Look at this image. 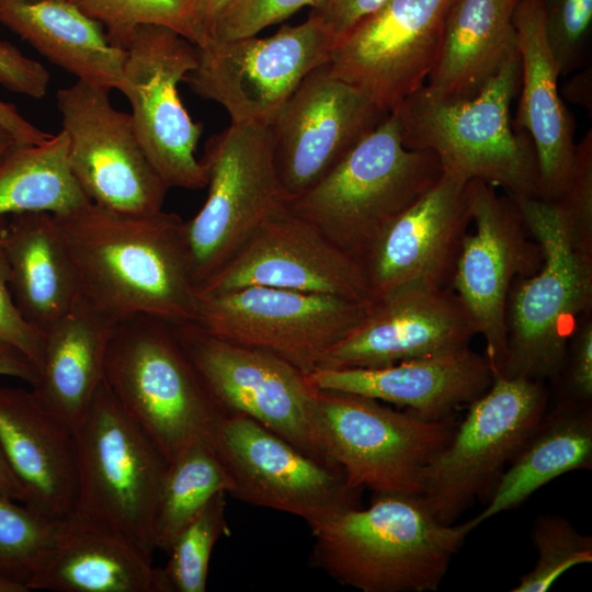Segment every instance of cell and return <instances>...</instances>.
Segmentation results:
<instances>
[{"instance_id":"32","label":"cell","mask_w":592,"mask_h":592,"mask_svg":"<svg viewBox=\"0 0 592 592\" xmlns=\"http://www.w3.org/2000/svg\"><path fill=\"white\" fill-rule=\"evenodd\" d=\"M90 201L71 173L60 130L38 144L18 145L0 160V219L24 213H70Z\"/></svg>"},{"instance_id":"25","label":"cell","mask_w":592,"mask_h":592,"mask_svg":"<svg viewBox=\"0 0 592 592\" xmlns=\"http://www.w3.org/2000/svg\"><path fill=\"white\" fill-rule=\"evenodd\" d=\"M307 377L317 389L362 395L430 419L453 415L493 380L486 356L470 348L378 367L316 368Z\"/></svg>"},{"instance_id":"50","label":"cell","mask_w":592,"mask_h":592,"mask_svg":"<svg viewBox=\"0 0 592 592\" xmlns=\"http://www.w3.org/2000/svg\"><path fill=\"white\" fill-rule=\"evenodd\" d=\"M27 591L29 590L25 587L0 577V592H27Z\"/></svg>"},{"instance_id":"2","label":"cell","mask_w":592,"mask_h":592,"mask_svg":"<svg viewBox=\"0 0 592 592\" xmlns=\"http://www.w3.org/2000/svg\"><path fill=\"white\" fill-rule=\"evenodd\" d=\"M470 532L441 522L420 494L375 493L311 530L309 563L363 592H431Z\"/></svg>"},{"instance_id":"33","label":"cell","mask_w":592,"mask_h":592,"mask_svg":"<svg viewBox=\"0 0 592 592\" xmlns=\"http://www.w3.org/2000/svg\"><path fill=\"white\" fill-rule=\"evenodd\" d=\"M231 481L212 445L198 440L168 464L155 525V550L169 553L184 527L218 492L229 493Z\"/></svg>"},{"instance_id":"18","label":"cell","mask_w":592,"mask_h":592,"mask_svg":"<svg viewBox=\"0 0 592 592\" xmlns=\"http://www.w3.org/2000/svg\"><path fill=\"white\" fill-rule=\"evenodd\" d=\"M449 3L388 0L333 45L328 71L395 112L435 67Z\"/></svg>"},{"instance_id":"21","label":"cell","mask_w":592,"mask_h":592,"mask_svg":"<svg viewBox=\"0 0 592 592\" xmlns=\"http://www.w3.org/2000/svg\"><path fill=\"white\" fill-rule=\"evenodd\" d=\"M267 286L372 301L361 265L286 205L265 218L197 291Z\"/></svg>"},{"instance_id":"43","label":"cell","mask_w":592,"mask_h":592,"mask_svg":"<svg viewBox=\"0 0 592 592\" xmlns=\"http://www.w3.org/2000/svg\"><path fill=\"white\" fill-rule=\"evenodd\" d=\"M50 76L37 60L25 56L9 42L0 41V84L33 99L47 93Z\"/></svg>"},{"instance_id":"10","label":"cell","mask_w":592,"mask_h":592,"mask_svg":"<svg viewBox=\"0 0 592 592\" xmlns=\"http://www.w3.org/2000/svg\"><path fill=\"white\" fill-rule=\"evenodd\" d=\"M321 437L349 482L374 493L421 494L422 474L455 430L453 415L425 418L362 395L316 388Z\"/></svg>"},{"instance_id":"44","label":"cell","mask_w":592,"mask_h":592,"mask_svg":"<svg viewBox=\"0 0 592 592\" xmlns=\"http://www.w3.org/2000/svg\"><path fill=\"white\" fill-rule=\"evenodd\" d=\"M388 0H314L310 18L320 22L335 43Z\"/></svg>"},{"instance_id":"40","label":"cell","mask_w":592,"mask_h":592,"mask_svg":"<svg viewBox=\"0 0 592 592\" xmlns=\"http://www.w3.org/2000/svg\"><path fill=\"white\" fill-rule=\"evenodd\" d=\"M578 234L592 242V132L576 145L570 182L556 201Z\"/></svg>"},{"instance_id":"38","label":"cell","mask_w":592,"mask_h":592,"mask_svg":"<svg viewBox=\"0 0 592 592\" xmlns=\"http://www.w3.org/2000/svg\"><path fill=\"white\" fill-rule=\"evenodd\" d=\"M592 22V0L546 2V37L559 75L579 65Z\"/></svg>"},{"instance_id":"49","label":"cell","mask_w":592,"mask_h":592,"mask_svg":"<svg viewBox=\"0 0 592 592\" xmlns=\"http://www.w3.org/2000/svg\"><path fill=\"white\" fill-rule=\"evenodd\" d=\"M18 145L20 144H18L14 137L0 126V160Z\"/></svg>"},{"instance_id":"13","label":"cell","mask_w":592,"mask_h":592,"mask_svg":"<svg viewBox=\"0 0 592 592\" xmlns=\"http://www.w3.org/2000/svg\"><path fill=\"white\" fill-rule=\"evenodd\" d=\"M196 66V46L164 26L139 25L126 47L118 91L130 104L147 159L169 189L198 190L207 184L195 157L203 126L192 121L178 90Z\"/></svg>"},{"instance_id":"7","label":"cell","mask_w":592,"mask_h":592,"mask_svg":"<svg viewBox=\"0 0 592 592\" xmlns=\"http://www.w3.org/2000/svg\"><path fill=\"white\" fill-rule=\"evenodd\" d=\"M72 433L78 470L73 512L117 531L152 558L167 459L104 380Z\"/></svg>"},{"instance_id":"12","label":"cell","mask_w":592,"mask_h":592,"mask_svg":"<svg viewBox=\"0 0 592 592\" xmlns=\"http://www.w3.org/2000/svg\"><path fill=\"white\" fill-rule=\"evenodd\" d=\"M208 443L230 478L228 496L240 501L298 516L310 530L361 506L362 489L339 465L303 453L244 414L225 412Z\"/></svg>"},{"instance_id":"31","label":"cell","mask_w":592,"mask_h":592,"mask_svg":"<svg viewBox=\"0 0 592 592\" xmlns=\"http://www.w3.org/2000/svg\"><path fill=\"white\" fill-rule=\"evenodd\" d=\"M592 465L591 406L560 399L510 462L487 506L466 521L470 531L504 511L514 509L535 491L572 470Z\"/></svg>"},{"instance_id":"37","label":"cell","mask_w":592,"mask_h":592,"mask_svg":"<svg viewBox=\"0 0 592 592\" xmlns=\"http://www.w3.org/2000/svg\"><path fill=\"white\" fill-rule=\"evenodd\" d=\"M531 537L538 555L536 563L512 592H546L571 568L592 562V537L562 516H537Z\"/></svg>"},{"instance_id":"45","label":"cell","mask_w":592,"mask_h":592,"mask_svg":"<svg viewBox=\"0 0 592 592\" xmlns=\"http://www.w3.org/2000/svg\"><path fill=\"white\" fill-rule=\"evenodd\" d=\"M0 126L7 129L20 145L38 144L47 139V134L29 122L15 105L0 99Z\"/></svg>"},{"instance_id":"29","label":"cell","mask_w":592,"mask_h":592,"mask_svg":"<svg viewBox=\"0 0 592 592\" xmlns=\"http://www.w3.org/2000/svg\"><path fill=\"white\" fill-rule=\"evenodd\" d=\"M0 23L77 80L118 90L126 49L70 0H0Z\"/></svg>"},{"instance_id":"35","label":"cell","mask_w":592,"mask_h":592,"mask_svg":"<svg viewBox=\"0 0 592 592\" xmlns=\"http://www.w3.org/2000/svg\"><path fill=\"white\" fill-rule=\"evenodd\" d=\"M226 496H214L178 535L166 567L158 568L160 592L206 591L213 548L221 536L229 534Z\"/></svg>"},{"instance_id":"17","label":"cell","mask_w":592,"mask_h":592,"mask_svg":"<svg viewBox=\"0 0 592 592\" xmlns=\"http://www.w3.org/2000/svg\"><path fill=\"white\" fill-rule=\"evenodd\" d=\"M109 94L80 80L56 93L71 173L94 204L125 213L159 212L169 187L147 159L130 114L116 110Z\"/></svg>"},{"instance_id":"47","label":"cell","mask_w":592,"mask_h":592,"mask_svg":"<svg viewBox=\"0 0 592 592\" xmlns=\"http://www.w3.org/2000/svg\"><path fill=\"white\" fill-rule=\"evenodd\" d=\"M229 1L230 0H194L196 20L208 35L215 21Z\"/></svg>"},{"instance_id":"20","label":"cell","mask_w":592,"mask_h":592,"mask_svg":"<svg viewBox=\"0 0 592 592\" xmlns=\"http://www.w3.org/2000/svg\"><path fill=\"white\" fill-rule=\"evenodd\" d=\"M467 182L440 179L380 232L361 262L372 301L399 291L452 288L471 223Z\"/></svg>"},{"instance_id":"27","label":"cell","mask_w":592,"mask_h":592,"mask_svg":"<svg viewBox=\"0 0 592 592\" xmlns=\"http://www.w3.org/2000/svg\"><path fill=\"white\" fill-rule=\"evenodd\" d=\"M116 322L81 295L43 331L38 376L32 390L71 430L104 380L106 351Z\"/></svg>"},{"instance_id":"1","label":"cell","mask_w":592,"mask_h":592,"mask_svg":"<svg viewBox=\"0 0 592 592\" xmlns=\"http://www.w3.org/2000/svg\"><path fill=\"white\" fill-rule=\"evenodd\" d=\"M82 296L119 321L147 315L195 322L198 293L184 221L175 213H125L92 202L54 215Z\"/></svg>"},{"instance_id":"41","label":"cell","mask_w":592,"mask_h":592,"mask_svg":"<svg viewBox=\"0 0 592 592\" xmlns=\"http://www.w3.org/2000/svg\"><path fill=\"white\" fill-rule=\"evenodd\" d=\"M0 342L25 354L37 367L43 332L30 323L16 307L9 286V269L0 238Z\"/></svg>"},{"instance_id":"9","label":"cell","mask_w":592,"mask_h":592,"mask_svg":"<svg viewBox=\"0 0 592 592\" xmlns=\"http://www.w3.org/2000/svg\"><path fill=\"white\" fill-rule=\"evenodd\" d=\"M200 162L207 180V197L200 212L184 221L197 291L265 218L285 205L274 167L270 124L231 123L206 141Z\"/></svg>"},{"instance_id":"19","label":"cell","mask_w":592,"mask_h":592,"mask_svg":"<svg viewBox=\"0 0 592 592\" xmlns=\"http://www.w3.org/2000/svg\"><path fill=\"white\" fill-rule=\"evenodd\" d=\"M388 114L327 64L307 75L270 123L284 202L319 182Z\"/></svg>"},{"instance_id":"46","label":"cell","mask_w":592,"mask_h":592,"mask_svg":"<svg viewBox=\"0 0 592 592\" xmlns=\"http://www.w3.org/2000/svg\"><path fill=\"white\" fill-rule=\"evenodd\" d=\"M0 376L19 378L32 386L37 379L38 371L20 350L0 342Z\"/></svg>"},{"instance_id":"26","label":"cell","mask_w":592,"mask_h":592,"mask_svg":"<svg viewBox=\"0 0 592 592\" xmlns=\"http://www.w3.org/2000/svg\"><path fill=\"white\" fill-rule=\"evenodd\" d=\"M29 590L160 592L152 558L117 531L76 512L67 516Z\"/></svg>"},{"instance_id":"28","label":"cell","mask_w":592,"mask_h":592,"mask_svg":"<svg viewBox=\"0 0 592 592\" xmlns=\"http://www.w3.org/2000/svg\"><path fill=\"white\" fill-rule=\"evenodd\" d=\"M0 219L9 286L23 317L42 332L81 297L70 253L53 214L24 213Z\"/></svg>"},{"instance_id":"42","label":"cell","mask_w":592,"mask_h":592,"mask_svg":"<svg viewBox=\"0 0 592 592\" xmlns=\"http://www.w3.org/2000/svg\"><path fill=\"white\" fill-rule=\"evenodd\" d=\"M563 399L591 406L592 400V318L583 317L570 338L561 376ZM560 376V377H561ZM560 379V378H559Z\"/></svg>"},{"instance_id":"6","label":"cell","mask_w":592,"mask_h":592,"mask_svg":"<svg viewBox=\"0 0 592 592\" xmlns=\"http://www.w3.org/2000/svg\"><path fill=\"white\" fill-rule=\"evenodd\" d=\"M104 382L168 464L198 440L209 441L225 411L184 352L173 325L136 315L116 322Z\"/></svg>"},{"instance_id":"30","label":"cell","mask_w":592,"mask_h":592,"mask_svg":"<svg viewBox=\"0 0 592 592\" xmlns=\"http://www.w3.org/2000/svg\"><path fill=\"white\" fill-rule=\"evenodd\" d=\"M520 0H451L435 67L424 84L444 101L475 96L516 55L513 13Z\"/></svg>"},{"instance_id":"22","label":"cell","mask_w":592,"mask_h":592,"mask_svg":"<svg viewBox=\"0 0 592 592\" xmlns=\"http://www.w3.org/2000/svg\"><path fill=\"white\" fill-rule=\"evenodd\" d=\"M477 334L452 288L399 291L372 301L362 323L317 368L378 367L469 348Z\"/></svg>"},{"instance_id":"24","label":"cell","mask_w":592,"mask_h":592,"mask_svg":"<svg viewBox=\"0 0 592 592\" xmlns=\"http://www.w3.org/2000/svg\"><path fill=\"white\" fill-rule=\"evenodd\" d=\"M513 25L521 59L516 128L532 139L538 164V198L558 201L573 170L574 125L557 88L560 76L546 37V1L520 0Z\"/></svg>"},{"instance_id":"15","label":"cell","mask_w":592,"mask_h":592,"mask_svg":"<svg viewBox=\"0 0 592 592\" xmlns=\"http://www.w3.org/2000/svg\"><path fill=\"white\" fill-rule=\"evenodd\" d=\"M334 44L310 16L267 37H210L196 47L197 66L184 81L196 94L223 105L231 123L270 124L304 78L328 64Z\"/></svg>"},{"instance_id":"4","label":"cell","mask_w":592,"mask_h":592,"mask_svg":"<svg viewBox=\"0 0 592 592\" xmlns=\"http://www.w3.org/2000/svg\"><path fill=\"white\" fill-rule=\"evenodd\" d=\"M520 84L517 53L468 100L444 101L423 86L392 112L400 123L403 146L432 151L443 172L466 182L483 180L513 198L538 197L533 141L510 117Z\"/></svg>"},{"instance_id":"14","label":"cell","mask_w":592,"mask_h":592,"mask_svg":"<svg viewBox=\"0 0 592 592\" xmlns=\"http://www.w3.org/2000/svg\"><path fill=\"white\" fill-rule=\"evenodd\" d=\"M372 301L267 286L198 295L195 323L208 333L272 352L305 374L366 318Z\"/></svg>"},{"instance_id":"8","label":"cell","mask_w":592,"mask_h":592,"mask_svg":"<svg viewBox=\"0 0 592 592\" xmlns=\"http://www.w3.org/2000/svg\"><path fill=\"white\" fill-rule=\"evenodd\" d=\"M547 398L542 382L497 376L470 402L422 474L420 496L441 522L454 524L475 500L490 498L505 465L543 419Z\"/></svg>"},{"instance_id":"23","label":"cell","mask_w":592,"mask_h":592,"mask_svg":"<svg viewBox=\"0 0 592 592\" xmlns=\"http://www.w3.org/2000/svg\"><path fill=\"white\" fill-rule=\"evenodd\" d=\"M0 446L24 504L52 519L73 513L78 499L73 433L32 388L0 387Z\"/></svg>"},{"instance_id":"16","label":"cell","mask_w":592,"mask_h":592,"mask_svg":"<svg viewBox=\"0 0 592 592\" xmlns=\"http://www.w3.org/2000/svg\"><path fill=\"white\" fill-rule=\"evenodd\" d=\"M466 189L475 230L462 242L452 289L485 340V356L494 378L506 357L505 312L511 286L540 269L543 253L513 197L499 195L493 185L479 179L468 181Z\"/></svg>"},{"instance_id":"36","label":"cell","mask_w":592,"mask_h":592,"mask_svg":"<svg viewBox=\"0 0 592 592\" xmlns=\"http://www.w3.org/2000/svg\"><path fill=\"white\" fill-rule=\"evenodd\" d=\"M65 519L48 517L0 492V577L29 590Z\"/></svg>"},{"instance_id":"39","label":"cell","mask_w":592,"mask_h":592,"mask_svg":"<svg viewBox=\"0 0 592 592\" xmlns=\"http://www.w3.org/2000/svg\"><path fill=\"white\" fill-rule=\"evenodd\" d=\"M314 0H230L215 21L209 36L231 41L257 35Z\"/></svg>"},{"instance_id":"48","label":"cell","mask_w":592,"mask_h":592,"mask_svg":"<svg viewBox=\"0 0 592 592\" xmlns=\"http://www.w3.org/2000/svg\"><path fill=\"white\" fill-rule=\"evenodd\" d=\"M0 492L23 502L22 490L13 476L0 446Z\"/></svg>"},{"instance_id":"5","label":"cell","mask_w":592,"mask_h":592,"mask_svg":"<svg viewBox=\"0 0 592 592\" xmlns=\"http://www.w3.org/2000/svg\"><path fill=\"white\" fill-rule=\"evenodd\" d=\"M430 150L406 148L390 113L329 173L285 203L361 264L384 228L442 175Z\"/></svg>"},{"instance_id":"3","label":"cell","mask_w":592,"mask_h":592,"mask_svg":"<svg viewBox=\"0 0 592 592\" xmlns=\"http://www.w3.org/2000/svg\"><path fill=\"white\" fill-rule=\"evenodd\" d=\"M543 253L540 269L511 286L506 357L499 376L558 380L571 335L592 308V242L557 202L514 198Z\"/></svg>"},{"instance_id":"11","label":"cell","mask_w":592,"mask_h":592,"mask_svg":"<svg viewBox=\"0 0 592 592\" xmlns=\"http://www.w3.org/2000/svg\"><path fill=\"white\" fill-rule=\"evenodd\" d=\"M173 329L225 412L244 414L303 453L338 465L325 447L316 388L307 374L272 352L217 338L195 322L173 325Z\"/></svg>"},{"instance_id":"34","label":"cell","mask_w":592,"mask_h":592,"mask_svg":"<svg viewBox=\"0 0 592 592\" xmlns=\"http://www.w3.org/2000/svg\"><path fill=\"white\" fill-rule=\"evenodd\" d=\"M99 22L116 47L126 49L139 25L153 24L173 30L196 47L210 36L198 24L194 0H70Z\"/></svg>"}]
</instances>
